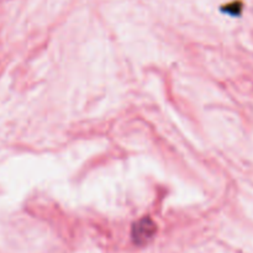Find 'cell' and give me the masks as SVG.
I'll list each match as a JSON object with an SVG mask.
<instances>
[{
  "mask_svg": "<svg viewBox=\"0 0 253 253\" xmlns=\"http://www.w3.org/2000/svg\"><path fill=\"white\" fill-rule=\"evenodd\" d=\"M222 12L231 16H239L242 11V2L241 1H232L227 4L226 6H222Z\"/></svg>",
  "mask_w": 253,
  "mask_h": 253,
  "instance_id": "7a4b0ae2",
  "label": "cell"
},
{
  "mask_svg": "<svg viewBox=\"0 0 253 253\" xmlns=\"http://www.w3.org/2000/svg\"><path fill=\"white\" fill-rule=\"evenodd\" d=\"M156 231H157V226L153 220L148 216L142 217L132 225L131 237H132L133 244L137 246H143V245L148 244L155 237Z\"/></svg>",
  "mask_w": 253,
  "mask_h": 253,
  "instance_id": "6da1fadb",
  "label": "cell"
}]
</instances>
